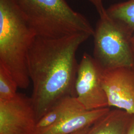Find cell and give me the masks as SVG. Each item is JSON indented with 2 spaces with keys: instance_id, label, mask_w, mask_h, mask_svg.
I'll use <instances>...</instances> for the list:
<instances>
[{
  "instance_id": "1",
  "label": "cell",
  "mask_w": 134,
  "mask_h": 134,
  "mask_svg": "<svg viewBox=\"0 0 134 134\" xmlns=\"http://www.w3.org/2000/svg\"><path fill=\"white\" fill-rule=\"evenodd\" d=\"M91 36L81 33L60 38L36 36L34 39L29 51L28 70L32 84L30 97L37 121L58 101L76 96V54Z\"/></svg>"
},
{
  "instance_id": "2",
  "label": "cell",
  "mask_w": 134,
  "mask_h": 134,
  "mask_svg": "<svg viewBox=\"0 0 134 134\" xmlns=\"http://www.w3.org/2000/svg\"><path fill=\"white\" fill-rule=\"evenodd\" d=\"M36 37L15 0H0V65L21 89L31 81L28 55Z\"/></svg>"
},
{
  "instance_id": "3",
  "label": "cell",
  "mask_w": 134,
  "mask_h": 134,
  "mask_svg": "<svg viewBox=\"0 0 134 134\" xmlns=\"http://www.w3.org/2000/svg\"><path fill=\"white\" fill-rule=\"evenodd\" d=\"M36 36L57 39L76 34L93 36L94 29L86 18L66 0H15Z\"/></svg>"
},
{
  "instance_id": "4",
  "label": "cell",
  "mask_w": 134,
  "mask_h": 134,
  "mask_svg": "<svg viewBox=\"0 0 134 134\" xmlns=\"http://www.w3.org/2000/svg\"><path fill=\"white\" fill-rule=\"evenodd\" d=\"M99 18L93 35V57L96 62L103 71L134 68L131 48L133 34L107 14Z\"/></svg>"
},
{
  "instance_id": "5",
  "label": "cell",
  "mask_w": 134,
  "mask_h": 134,
  "mask_svg": "<svg viewBox=\"0 0 134 134\" xmlns=\"http://www.w3.org/2000/svg\"><path fill=\"white\" fill-rule=\"evenodd\" d=\"M102 74V70L93 56L83 53L78 65L75 88L76 97L86 110L109 107Z\"/></svg>"
},
{
  "instance_id": "6",
  "label": "cell",
  "mask_w": 134,
  "mask_h": 134,
  "mask_svg": "<svg viewBox=\"0 0 134 134\" xmlns=\"http://www.w3.org/2000/svg\"><path fill=\"white\" fill-rule=\"evenodd\" d=\"M37 122L31 97L18 93L0 100V134H35Z\"/></svg>"
},
{
  "instance_id": "7",
  "label": "cell",
  "mask_w": 134,
  "mask_h": 134,
  "mask_svg": "<svg viewBox=\"0 0 134 134\" xmlns=\"http://www.w3.org/2000/svg\"><path fill=\"white\" fill-rule=\"evenodd\" d=\"M102 84L109 107H114L134 115V68L102 70Z\"/></svg>"
},
{
  "instance_id": "8",
  "label": "cell",
  "mask_w": 134,
  "mask_h": 134,
  "mask_svg": "<svg viewBox=\"0 0 134 134\" xmlns=\"http://www.w3.org/2000/svg\"><path fill=\"white\" fill-rule=\"evenodd\" d=\"M110 107L95 110L81 109L70 113L43 134H71L91 127L110 110Z\"/></svg>"
},
{
  "instance_id": "9",
  "label": "cell",
  "mask_w": 134,
  "mask_h": 134,
  "mask_svg": "<svg viewBox=\"0 0 134 134\" xmlns=\"http://www.w3.org/2000/svg\"><path fill=\"white\" fill-rule=\"evenodd\" d=\"M81 109L85 108L76 96H67L60 99L37 121L35 134H43L70 113Z\"/></svg>"
},
{
  "instance_id": "10",
  "label": "cell",
  "mask_w": 134,
  "mask_h": 134,
  "mask_svg": "<svg viewBox=\"0 0 134 134\" xmlns=\"http://www.w3.org/2000/svg\"><path fill=\"white\" fill-rule=\"evenodd\" d=\"M132 116L124 110H110L91 125L86 134H126Z\"/></svg>"
},
{
  "instance_id": "11",
  "label": "cell",
  "mask_w": 134,
  "mask_h": 134,
  "mask_svg": "<svg viewBox=\"0 0 134 134\" xmlns=\"http://www.w3.org/2000/svg\"><path fill=\"white\" fill-rule=\"evenodd\" d=\"M107 15L119 23L130 32H134V0H128L110 5Z\"/></svg>"
},
{
  "instance_id": "12",
  "label": "cell",
  "mask_w": 134,
  "mask_h": 134,
  "mask_svg": "<svg viewBox=\"0 0 134 134\" xmlns=\"http://www.w3.org/2000/svg\"><path fill=\"white\" fill-rule=\"evenodd\" d=\"M16 82L9 72L0 65V100H8L18 93Z\"/></svg>"
},
{
  "instance_id": "13",
  "label": "cell",
  "mask_w": 134,
  "mask_h": 134,
  "mask_svg": "<svg viewBox=\"0 0 134 134\" xmlns=\"http://www.w3.org/2000/svg\"><path fill=\"white\" fill-rule=\"evenodd\" d=\"M90 2L93 5L97 13H98L99 17H102L106 14V9L103 5V0H86Z\"/></svg>"
},
{
  "instance_id": "14",
  "label": "cell",
  "mask_w": 134,
  "mask_h": 134,
  "mask_svg": "<svg viewBox=\"0 0 134 134\" xmlns=\"http://www.w3.org/2000/svg\"><path fill=\"white\" fill-rule=\"evenodd\" d=\"M126 134H134V115H133Z\"/></svg>"
},
{
  "instance_id": "15",
  "label": "cell",
  "mask_w": 134,
  "mask_h": 134,
  "mask_svg": "<svg viewBox=\"0 0 134 134\" xmlns=\"http://www.w3.org/2000/svg\"><path fill=\"white\" fill-rule=\"evenodd\" d=\"M90 127H87V128H86L85 129L81 130H80L79 131H77V132H75L74 133H72V134H86L87 132L88 131V130L90 129Z\"/></svg>"
},
{
  "instance_id": "16",
  "label": "cell",
  "mask_w": 134,
  "mask_h": 134,
  "mask_svg": "<svg viewBox=\"0 0 134 134\" xmlns=\"http://www.w3.org/2000/svg\"><path fill=\"white\" fill-rule=\"evenodd\" d=\"M131 48H132L134 60V32L132 36V38H131Z\"/></svg>"
}]
</instances>
